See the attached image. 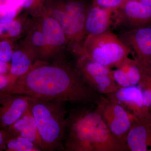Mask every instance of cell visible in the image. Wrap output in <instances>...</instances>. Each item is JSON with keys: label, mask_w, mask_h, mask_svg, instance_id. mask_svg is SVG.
<instances>
[{"label": "cell", "mask_w": 151, "mask_h": 151, "mask_svg": "<svg viewBox=\"0 0 151 151\" xmlns=\"http://www.w3.org/2000/svg\"><path fill=\"white\" fill-rule=\"evenodd\" d=\"M112 75L114 81L120 87L131 86L127 72L122 68L117 67L116 70H112Z\"/></svg>", "instance_id": "obj_20"}, {"label": "cell", "mask_w": 151, "mask_h": 151, "mask_svg": "<svg viewBox=\"0 0 151 151\" xmlns=\"http://www.w3.org/2000/svg\"><path fill=\"white\" fill-rule=\"evenodd\" d=\"M119 37L134 55L141 70L151 76V26L120 30Z\"/></svg>", "instance_id": "obj_7"}, {"label": "cell", "mask_w": 151, "mask_h": 151, "mask_svg": "<svg viewBox=\"0 0 151 151\" xmlns=\"http://www.w3.org/2000/svg\"><path fill=\"white\" fill-rule=\"evenodd\" d=\"M111 26L120 30L151 26V7L134 0H127L114 9Z\"/></svg>", "instance_id": "obj_8"}, {"label": "cell", "mask_w": 151, "mask_h": 151, "mask_svg": "<svg viewBox=\"0 0 151 151\" xmlns=\"http://www.w3.org/2000/svg\"><path fill=\"white\" fill-rule=\"evenodd\" d=\"M21 1L22 7L28 8L31 6L38 0H21Z\"/></svg>", "instance_id": "obj_28"}, {"label": "cell", "mask_w": 151, "mask_h": 151, "mask_svg": "<svg viewBox=\"0 0 151 151\" xmlns=\"http://www.w3.org/2000/svg\"><path fill=\"white\" fill-rule=\"evenodd\" d=\"M143 101L144 105L146 107L151 106V90L147 89L142 92Z\"/></svg>", "instance_id": "obj_26"}, {"label": "cell", "mask_w": 151, "mask_h": 151, "mask_svg": "<svg viewBox=\"0 0 151 151\" xmlns=\"http://www.w3.org/2000/svg\"><path fill=\"white\" fill-rule=\"evenodd\" d=\"M10 65L0 60V74L8 75L9 73Z\"/></svg>", "instance_id": "obj_27"}, {"label": "cell", "mask_w": 151, "mask_h": 151, "mask_svg": "<svg viewBox=\"0 0 151 151\" xmlns=\"http://www.w3.org/2000/svg\"><path fill=\"white\" fill-rule=\"evenodd\" d=\"M47 43L54 46H60L66 40L65 33L55 19L48 18L45 20L42 28Z\"/></svg>", "instance_id": "obj_16"}, {"label": "cell", "mask_w": 151, "mask_h": 151, "mask_svg": "<svg viewBox=\"0 0 151 151\" xmlns=\"http://www.w3.org/2000/svg\"><path fill=\"white\" fill-rule=\"evenodd\" d=\"M87 11L81 5L70 3L62 10H56L53 14L66 35L79 40L85 31V22Z\"/></svg>", "instance_id": "obj_9"}, {"label": "cell", "mask_w": 151, "mask_h": 151, "mask_svg": "<svg viewBox=\"0 0 151 151\" xmlns=\"http://www.w3.org/2000/svg\"><path fill=\"white\" fill-rule=\"evenodd\" d=\"M64 103L32 98L29 109L45 151L64 150L66 115Z\"/></svg>", "instance_id": "obj_3"}, {"label": "cell", "mask_w": 151, "mask_h": 151, "mask_svg": "<svg viewBox=\"0 0 151 151\" xmlns=\"http://www.w3.org/2000/svg\"><path fill=\"white\" fill-rule=\"evenodd\" d=\"M7 129L13 137L20 136L32 141L38 147L44 150L35 120L29 108L23 116Z\"/></svg>", "instance_id": "obj_12"}, {"label": "cell", "mask_w": 151, "mask_h": 151, "mask_svg": "<svg viewBox=\"0 0 151 151\" xmlns=\"http://www.w3.org/2000/svg\"><path fill=\"white\" fill-rule=\"evenodd\" d=\"M4 150L8 151H42L32 141L20 137H13L10 139L4 146Z\"/></svg>", "instance_id": "obj_17"}, {"label": "cell", "mask_w": 151, "mask_h": 151, "mask_svg": "<svg viewBox=\"0 0 151 151\" xmlns=\"http://www.w3.org/2000/svg\"><path fill=\"white\" fill-rule=\"evenodd\" d=\"M106 96L131 107L136 105L141 108L144 106L142 92L136 86L121 87L115 93Z\"/></svg>", "instance_id": "obj_15"}, {"label": "cell", "mask_w": 151, "mask_h": 151, "mask_svg": "<svg viewBox=\"0 0 151 151\" xmlns=\"http://www.w3.org/2000/svg\"><path fill=\"white\" fill-rule=\"evenodd\" d=\"M13 137L7 129H0V151H4L6 143Z\"/></svg>", "instance_id": "obj_23"}, {"label": "cell", "mask_w": 151, "mask_h": 151, "mask_svg": "<svg viewBox=\"0 0 151 151\" xmlns=\"http://www.w3.org/2000/svg\"><path fill=\"white\" fill-rule=\"evenodd\" d=\"M83 105L66 117L64 150L129 151L111 134L96 105Z\"/></svg>", "instance_id": "obj_2"}, {"label": "cell", "mask_w": 151, "mask_h": 151, "mask_svg": "<svg viewBox=\"0 0 151 151\" xmlns=\"http://www.w3.org/2000/svg\"><path fill=\"white\" fill-rule=\"evenodd\" d=\"M151 131L150 128L140 122L133 119L127 138V145L129 150H149L151 146Z\"/></svg>", "instance_id": "obj_13"}, {"label": "cell", "mask_w": 151, "mask_h": 151, "mask_svg": "<svg viewBox=\"0 0 151 151\" xmlns=\"http://www.w3.org/2000/svg\"><path fill=\"white\" fill-rule=\"evenodd\" d=\"M22 25L16 20L0 23V38L14 37L21 32Z\"/></svg>", "instance_id": "obj_18"}, {"label": "cell", "mask_w": 151, "mask_h": 151, "mask_svg": "<svg viewBox=\"0 0 151 151\" xmlns=\"http://www.w3.org/2000/svg\"><path fill=\"white\" fill-rule=\"evenodd\" d=\"M0 93L81 105H95L102 95L84 82L76 68L68 65L35 66Z\"/></svg>", "instance_id": "obj_1"}, {"label": "cell", "mask_w": 151, "mask_h": 151, "mask_svg": "<svg viewBox=\"0 0 151 151\" xmlns=\"http://www.w3.org/2000/svg\"><path fill=\"white\" fill-rule=\"evenodd\" d=\"M96 105L112 135L127 145V136L132 119L124 106L116 100L103 95Z\"/></svg>", "instance_id": "obj_5"}, {"label": "cell", "mask_w": 151, "mask_h": 151, "mask_svg": "<svg viewBox=\"0 0 151 151\" xmlns=\"http://www.w3.org/2000/svg\"><path fill=\"white\" fill-rule=\"evenodd\" d=\"M32 41L36 46H43L46 44L47 42L43 33L37 32L35 33L32 37Z\"/></svg>", "instance_id": "obj_24"}, {"label": "cell", "mask_w": 151, "mask_h": 151, "mask_svg": "<svg viewBox=\"0 0 151 151\" xmlns=\"http://www.w3.org/2000/svg\"><path fill=\"white\" fill-rule=\"evenodd\" d=\"M8 0H0V4H6Z\"/></svg>", "instance_id": "obj_30"}, {"label": "cell", "mask_w": 151, "mask_h": 151, "mask_svg": "<svg viewBox=\"0 0 151 151\" xmlns=\"http://www.w3.org/2000/svg\"><path fill=\"white\" fill-rule=\"evenodd\" d=\"M12 45L9 42L6 40L0 41V60L4 62H10L13 54Z\"/></svg>", "instance_id": "obj_21"}, {"label": "cell", "mask_w": 151, "mask_h": 151, "mask_svg": "<svg viewBox=\"0 0 151 151\" xmlns=\"http://www.w3.org/2000/svg\"><path fill=\"white\" fill-rule=\"evenodd\" d=\"M126 1L127 0H126L125 1ZM134 1H137L139 2L142 3L143 4L151 7V0H134Z\"/></svg>", "instance_id": "obj_29"}, {"label": "cell", "mask_w": 151, "mask_h": 151, "mask_svg": "<svg viewBox=\"0 0 151 151\" xmlns=\"http://www.w3.org/2000/svg\"><path fill=\"white\" fill-rule=\"evenodd\" d=\"M84 45L83 56L109 68L117 67L131 53L119 36L110 30L87 36Z\"/></svg>", "instance_id": "obj_4"}, {"label": "cell", "mask_w": 151, "mask_h": 151, "mask_svg": "<svg viewBox=\"0 0 151 151\" xmlns=\"http://www.w3.org/2000/svg\"><path fill=\"white\" fill-rule=\"evenodd\" d=\"M76 68L84 82L101 95L113 94L121 88L114 81L110 68L86 57L79 60Z\"/></svg>", "instance_id": "obj_6"}, {"label": "cell", "mask_w": 151, "mask_h": 151, "mask_svg": "<svg viewBox=\"0 0 151 151\" xmlns=\"http://www.w3.org/2000/svg\"><path fill=\"white\" fill-rule=\"evenodd\" d=\"M10 62L9 74V86L7 89L12 86L19 77L28 71L31 64V60L29 57L24 52L19 50L14 52Z\"/></svg>", "instance_id": "obj_14"}, {"label": "cell", "mask_w": 151, "mask_h": 151, "mask_svg": "<svg viewBox=\"0 0 151 151\" xmlns=\"http://www.w3.org/2000/svg\"><path fill=\"white\" fill-rule=\"evenodd\" d=\"M17 10L6 4H0V23L7 22L14 20Z\"/></svg>", "instance_id": "obj_19"}, {"label": "cell", "mask_w": 151, "mask_h": 151, "mask_svg": "<svg viewBox=\"0 0 151 151\" xmlns=\"http://www.w3.org/2000/svg\"><path fill=\"white\" fill-rule=\"evenodd\" d=\"M9 86V74H0V93H1L7 89Z\"/></svg>", "instance_id": "obj_25"}, {"label": "cell", "mask_w": 151, "mask_h": 151, "mask_svg": "<svg viewBox=\"0 0 151 151\" xmlns=\"http://www.w3.org/2000/svg\"><path fill=\"white\" fill-rule=\"evenodd\" d=\"M126 0H93L92 5L106 8L116 9Z\"/></svg>", "instance_id": "obj_22"}, {"label": "cell", "mask_w": 151, "mask_h": 151, "mask_svg": "<svg viewBox=\"0 0 151 151\" xmlns=\"http://www.w3.org/2000/svg\"><path fill=\"white\" fill-rule=\"evenodd\" d=\"M32 97L0 93V129H6L19 120L29 108Z\"/></svg>", "instance_id": "obj_10"}, {"label": "cell", "mask_w": 151, "mask_h": 151, "mask_svg": "<svg viewBox=\"0 0 151 151\" xmlns=\"http://www.w3.org/2000/svg\"><path fill=\"white\" fill-rule=\"evenodd\" d=\"M115 9L106 8L92 5L86 13L85 31L89 35H97L110 30Z\"/></svg>", "instance_id": "obj_11"}]
</instances>
